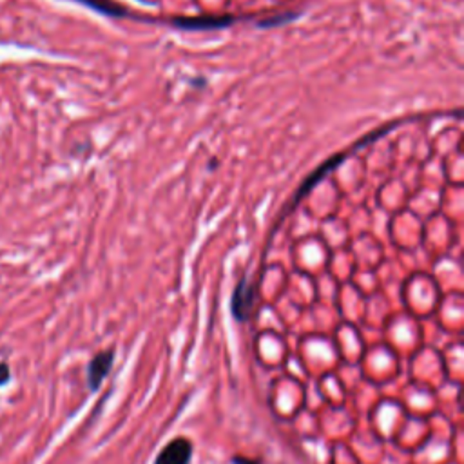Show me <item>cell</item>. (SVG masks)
Segmentation results:
<instances>
[{
  "instance_id": "cell-1",
  "label": "cell",
  "mask_w": 464,
  "mask_h": 464,
  "mask_svg": "<svg viewBox=\"0 0 464 464\" xmlns=\"http://www.w3.org/2000/svg\"><path fill=\"white\" fill-rule=\"evenodd\" d=\"M256 297H257V290H256L254 283L241 279L232 294V299H230V312L237 323L248 321V317L254 310Z\"/></svg>"
},
{
  "instance_id": "cell-2",
  "label": "cell",
  "mask_w": 464,
  "mask_h": 464,
  "mask_svg": "<svg viewBox=\"0 0 464 464\" xmlns=\"http://www.w3.org/2000/svg\"><path fill=\"white\" fill-rule=\"evenodd\" d=\"M194 453L192 440L187 437H174L154 457L152 464H190Z\"/></svg>"
},
{
  "instance_id": "cell-3",
  "label": "cell",
  "mask_w": 464,
  "mask_h": 464,
  "mask_svg": "<svg viewBox=\"0 0 464 464\" xmlns=\"http://www.w3.org/2000/svg\"><path fill=\"white\" fill-rule=\"evenodd\" d=\"M114 364V350L98 352L87 364V386L91 392H98L105 377Z\"/></svg>"
},
{
  "instance_id": "cell-4",
  "label": "cell",
  "mask_w": 464,
  "mask_h": 464,
  "mask_svg": "<svg viewBox=\"0 0 464 464\" xmlns=\"http://www.w3.org/2000/svg\"><path fill=\"white\" fill-rule=\"evenodd\" d=\"M230 464H263V460L254 459V457H246V455H232Z\"/></svg>"
},
{
  "instance_id": "cell-5",
  "label": "cell",
  "mask_w": 464,
  "mask_h": 464,
  "mask_svg": "<svg viewBox=\"0 0 464 464\" xmlns=\"http://www.w3.org/2000/svg\"><path fill=\"white\" fill-rule=\"evenodd\" d=\"M9 364L7 362H0V386H4L9 381Z\"/></svg>"
}]
</instances>
